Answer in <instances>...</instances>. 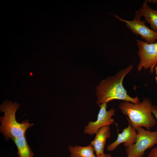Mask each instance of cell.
<instances>
[{
	"instance_id": "obj_12",
	"label": "cell",
	"mask_w": 157,
	"mask_h": 157,
	"mask_svg": "<svg viewBox=\"0 0 157 157\" xmlns=\"http://www.w3.org/2000/svg\"><path fill=\"white\" fill-rule=\"evenodd\" d=\"M17 147L18 157H33L34 153L29 146L25 135L12 139Z\"/></svg>"
},
{
	"instance_id": "obj_18",
	"label": "cell",
	"mask_w": 157,
	"mask_h": 157,
	"mask_svg": "<svg viewBox=\"0 0 157 157\" xmlns=\"http://www.w3.org/2000/svg\"><path fill=\"white\" fill-rule=\"evenodd\" d=\"M129 157V156H127V157Z\"/></svg>"
},
{
	"instance_id": "obj_14",
	"label": "cell",
	"mask_w": 157,
	"mask_h": 157,
	"mask_svg": "<svg viewBox=\"0 0 157 157\" xmlns=\"http://www.w3.org/2000/svg\"><path fill=\"white\" fill-rule=\"evenodd\" d=\"M152 113L157 121V106H156L153 105ZM156 131L157 132V130Z\"/></svg>"
},
{
	"instance_id": "obj_5",
	"label": "cell",
	"mask_w": 157,
	"mask_h": 157,
	"mask_svg": "<svg viewBox=\"0 0 157 157\" xmlns=\"http://www.w3.org/2000/svg\"><path fill=\"white\" fill-rule=\"evenodd\" d=\"M137 42L139 58L137 66L138 72H140L142 68H149L150 72L153 73L157 64V41L155 43L149 44L138 39Z\"/></svg>"
},
{
	"instance_id": "obj_3",
	"label": "cell",
	"mask_w": 157,
	"mask_h": 157,
	"mask_svg": "<svg viewBox=\"0 0 157 157\" xmlns=\"http://www.w3.org/2000/svg\"><path fill=\"white\" fill-rule=\"evenodd\" d=\"M19 108V104L16 101H8L7 99L0 105V110L4 113V115L0 118V132L6 141L10 138H17L25 135L27 130L34 125L30 123L28 119L21 123L17 122L15 114Z\"/></svg>"
},
{
	"instance_id": "obj_13",
	"label": "cell",
	"mask_w": 157,
	"mask_h": 157,
	"mask_svg": "<svg viewBox=\"0 0 157 157\" xmlns=\"http://www.w3.org/2000/svg\"><path fill=\"white\" fill-rule=\"evenodd\" d=\"M147 157H157V146L151 150Z\"/></svg>"
},
{
	"instance_id": "obj_2",
	"label": "cell",
	"mask_w": 157,
	"mask_h": 157,
	"mask_svg": "<svg viewBox=\"0 0 157 157\" xmlns=\"http://www.w3.org/2000/svg\"><path fill=\"white\" fill-rule=\"evenodd\" d=\"M153 106L151 100L146 97L137 104L123 101L119 104L118 107L135 130L140 127L149 130L156 124L152 113Z\"/></svg>"
},
{
	"instance_id": "obj_17",
	"label": "cell",
	"mask_w": 157,
	"mask_h": 157,
	"mask_svg": "<svg viewBox=\"0 0 157 157\" xmlns=\"http://www.w3.org/2000/svg\"><path fill=\"white\" fill-rule=\"evenodd\" d=\"M154 70L155 71V72L156 76L155 77V79L157 83V65H156L154 68Z\"/></svg>"
},
{
	"instance_id": "obj_9",
	"label": "cell",
	"mask_w": 157,
	"mask_h": 157,
	"mask_svg": "<svg viewBox=\"0 0 157 157\" xmlns=\"http://www.w3.org/2000/svg\"><path fill=\"white\" fill-rule=\"evenodd\" d=\"M110 128L105 126L100 129L96 133L95 137L90 144L94 150L96 156L104 154L107 139L110 138Z\"/></svg>"
},
{
	"instance_id": "obj_16",
	"label": "cell",
	"mask_w": 157,
	"mask_h": 157,
	"mask_svg": "<svg viewBox=\"0 0 157 157\" xmlns=\"http://www.w3.org/2000/svg\"><path fill=\"white\" fill-rule=\"evenodd\" d=\"M147 2L151 3H153L157 4V0H146Z\"/></svg>"
},
{
	"instance_id": "obj_11",
	"label": "cell",
	"mask_w": 157,
	"mask_h": 157,
	"mask_svg": "<svg viewBox=\"0 0 157 157\" xmlns=\"http://www.w3.org/2000/svg\"><path fill=\"white\" fill-rule=\"evenodd\" d=\"M67 149L70 157H96L93 148L90 144L86 146L69 145Z\"/></svg>"
},
{
	"instance_id": "obj_1",
	"label": "cell",
	"mask_w": 157,
	"mask_h": 157,
	"mask_svg": "<svg viewBox=\"0 0 157 157\" xmlns=\"http://www.w3.org/2000/svg\"><path fill=\"white\" fill-rule=\"evenodd\" d=\"M134 68L131 64L121 69L114 75L102 80L96 87L97 101L99 106L114 100H122L135 104L140 102L138 97L130 96L123 86L124 78Z\"/></svg>"
},
{
	"instance_id": "obj_7",
	"label": "cell",
	"mask_w": 157,
	"mask_h": 157,
	"mask_svg": "<svg viewBox=\"0 0 157 157\" xmlns=\"http://www.w3.org/2000/svg\"><path fill=\"white\" fill-rule=\"evenodd\" d=\"M120 21L125 23V25L131 31L137 36L138 35L145 41V42L152 44L157 41V31L149 28L147 26L145 21L141 19H134L126 20L120 18L117 15L111 13Z\"/></svg>"
},
{
	"instance_id": "obj_8",
	"label": "cell",
	"mask_w": 157,
	"mask_h": 157,
	"mask_svg": "<svg viewBox=\"0 0 157 157\" xmlns=\"http://www.w3.org/2000/svg\"><path fill=\"white\" fill-rule=\"evenodd\" d=\"M128 122V126L124 128L121 133H118L116 140L107 146L106 150L108 151H113L122 143H124V145L126 147L130 146L135 143L137 135L136 131L132 127L130 123Z\"/></svg>"
},
{
	"instance_id": "obj_10",
	"label": "cell",
	"mask_w": 157,
	"mask_h": 157,
	"mask_svg": "<svg viewBox=\"0 0 157 157\" xmlns=\"http://www.w3.org/2000/svg\"><path fill=\"white\" fill-rule=\"evenodd\" d=\"M142 16L150 25L152 29L157 31V10L152 9L145 0L142 6L135 13L134 19H141Z\"/></svg>"
},
{
	"instance_id": "obj_6",
	"label": "cell",
	"mask_w": 157,
	"mask_h": 157,
	"mask_svg": "<svg viewBox=\"0 0 157 157\" xmlns=\"http://www.w3.org/2000/svg\"><path fill=\"white\" fill-rule=\"evenodd\" d=\"M100 109L97 119L94 121H90L84 129L83 132L85 134L92 135L95 134L101 128L109 126L115 123L113 117L115 115L116 109L112 107L107 110V104L104 103L99 106Z\"/></svg>"
},
{
	"instance_id": "obj_4",
	"label": "cell",
	"mask_w": 157,
	"mask_h": 157,
	"mask_svg": "<svg viewBox=\"0 0 157 157\" xmlns=\"http://www.w3.org/2000/svg\"><path fill=\"white\" fill-rule=\"evenodd\" d=\"M135 143L126 147L127 156L143 157L145 151L157 144V132L146 130L142 127L137 128Z\"/></svg>"
},
{
	"instance_id": "obj_15",
	"label": "cell",
	"mask_w": 157,
	"mask_h": 157,
	"mask_svg": "<svg viewBox=\"0 0 157 157\" xmlns=\"http://www.w3.org/2000/svg\"><path fill=\"white\" fill-rule=\"evenodd\" d=\"M96 157H112L111 155L109 154L104 153V154Z\"/></svg>"
}]
</instances>
